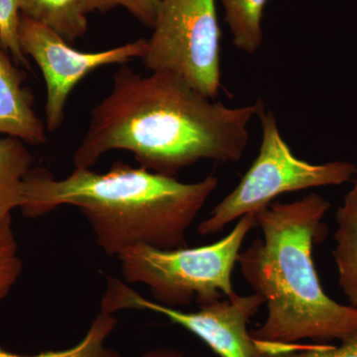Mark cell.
I'll list each match as a JSON object with an SVG mask.
<instances>
[{
	"instance_id": "cell-13",
	"label": "cell",
	"mask_w": 357,
	"mask_h": 357,
	"mask_svg": "<svg viewBox=\"0 0 357 357\" xmlns=\"http://www.w3.org/2000/svg\"><path fill=\"white\" fill-rule=\"evenodd\" d=\"M234 46L253 55L263 43L262 20L268 0H220Z\"/></svg>"
},
{
	"instance_id": "cell-9",
	"label": "cell",
	"mask_w": 357,
	"mask_h": 357,
	"mask_svg": "<svg viewBox=\"0 0 357 357\" xmlns=\"http://www.w3.org/2000/svg\"><path fill=\"white\" fill-rule=\"evenodd\" d=\"M24 74L0 46V134L27 144L47 142V128L35 112L34 100Z\"/></svg>"
},
{
	"instance_id": "cell-10",
	"label": "cell",
	"mask_w": 357,
	"mask_h": 357,
	"mask_svg": "<svg viewBox=\"0 0 357 357\" xmlns=\"http://www.w3.org/2000/svg\"><path fill=\"white\" fill-rule=\"evenodd\" d=\"M337 230L333 255L338 284L349 306L357 309V178L335 213Z\"/></svg>"
},
{
	"instance_id": "cell-6",
	"label": "cell",
	"mask_w": 357,
	"mask_h": 357,
	"mask_svg": "<svg viewBox=\"0 0 357 357\" xmlns=\"http://www.w3.org/2000/svg\"><path fill=\"white\" fill-rule=\"evenodd\" d=\"M142 63L171 73L206 98L220 93V32L215 0H161Z\"/></svg>"
},
{
	"instance_id": "cell-19",
	"label": "cell",
	"mask_w": 357,
	"mask_h": 357,
	"mask_svg": "<svg viewBox=\"0 0 357 357\" xmlns=\"http://www.w3.org/2000/svg\"><path fill=\"white\" fill-rule=\"evenodd\" d=\"M140 357H183L180 352L172 349H156V351H148Z\"/></svg>"
},
{
	"instance_id": "cell-4",
	"label": "cell",
	"mask_w": 357,
	"mask_h": 357,
	"mask_svg": "<svg viewBox=\"0 0 357 357\" xmlns=\"http://www.w3.org/2000/svg\"><path fill=\"white\" fill-rule=\"evenodd\" d=\"M255 213L239 218L227 236L208 245L163 250L134 246L117 256L126 283L143 284L154 302L173 309L236 297L232 272Z\"/></svg>"
},
{
	"instance_id": "cell-20",
	"label": "cell",
	"mask_w": 357,
	"mask_h": 357,
	"mask_svg": "<svg viewBox=\"0 0 357 357\" xmlns=\"http://www.w3.org/2000/svg\"><path fill=\"white\" fill-rule=\"evenodd\" d=\"M356 1H357V0H356Z\"/></svg>"
},
{
	"instance_id": "cell-3",
	"label": "cell",
	"mask_w": 357,
	"mask_h": 357,
	"mask_svg": "<svg viewBox=\"0 0 357 357\" xmlns=\"http://www.w3.org/2000/svg\"><path fill=\"white\" fill-rule=\"evenodd\" d=\"M330 208L328 199L311 192L292 203L275 202L255 213L262 238L241 251L237 264L267 307L264 323L250 332L256 342H342L357 335V309L328 297L312 258Z\"/></svg>"
},
{
	"instance_id": "cell-18",
	"label": "cell",
	"mask_w": 357,
	"mask_h": 357,
	"mask_svg": "<svg viewBox=\"0 0 357 357\" xmlns=\"http://www.w3.org/2000/svg\"><path fill=\"white\" fill-rule=\"evenodd\" d=\"M161 0H83L86 15L93 13H107L116 7L128 10L140 24L153 28Z\"/></svg>"
},
{
	"instance_id": "cell-14",
	"label": "cell",
	"mask_w": 357,
	"mask_h": 357,
	"mask_svg": "<svg viewBox=\"0 0 357 357\" xmlns=\"http://www.w3.org/2000/svg\"><path fill=\"white\" fill-rule=\"evenodd\" d=\"M116 325L117 319L114 314L100 311L83 340L70 349L44 351L35 356H20L6 351L0 345V357H121L119 352L105 345V340Z\"/></svg>"
},
{
	"instance_id": "cell-12",
	"label": "cell",
	"mask_w": 357,
	"mask_h": 357,
	"mask_svg": "<svg viewBox=\"0 0 357 357\" xmlns=\"http://www.w3.org/2000/svg\"><path fill=\"white\" fill-rule=\"evenodd\" d=\"M32 162L25 142L11 136L0 137V213L22 206L24 180Z\"/></svg>"
},
{
	"instance_id": "cell-17",
	"label": "cell",
	"mask_w": 357,
	"mask_h": 357,
	"mask_svg": "<svg viewBox=\"0 0 357 357\" xmlns=\"http://www.w3.org/2000/svg\"><path fill=\"white\" fill-rule=\"evenodd\" d=\"M20 0H0V46L18 67L30 69L20 43Z\"/></svg>"
},
{
	"instance_id": "cell-2",
	"label": "cell",
	"mask_w": 357,
	"mask_h": 357,
	"mask_svg": "<svg viewBox=\"0 0 357 357\" xmlns=\"http://www.w3.org/2000/svg\"><path fill=\"white\" fill-rule=\"evenodd\" d=\"M218 178L183 183L116 161L107 172L75 168L57 178L44 168H32L23 187L26 218L48 215L70 204L88 220L96 243L107 256L128 248L163 250L187 248V231L218 187Z\"/></svg>"
},
{
	"instance_id": "cell-11",
	"label": "cell",
	"mask_w": 357,
	"mask_h": 357,
	"mask_svg": "<svg viewBox=\"0 0 357 357\" xmlns=\"http://www.w3.org/2000/svg\"><path fill=\"white\" fill-rule=\"evenodd\" d=\"M22 15L50 28L68 43L88 32V15L83 0H20Z\"/></svg>"
},
{
	"instance_id": "cell-1",
	"label": "cell",
	"mask_w": 357,
	"mask_h": 357,
	"mask_svg": "<svg viewBox=\"0 0 357 357\" xmlns=\"http://www.w3.org/2000/svg\"><path fill=\"white\" fill-rule=\"evenodd\" d=\"M264 107L259 100L229 107L171 73L143 76L122 65L112 91L91 110L73 162L91 168L103 155L123 150L142 168L173 178L203 160L236 163L248 147L249 123Z\"/></svg>"
},
{
	"instance_id": "cell-15",
	"label": "cell",
	"mask_w": 357,
	"mask_h": 357,
	"mask_svg": "<svg viewBox=\"0 0 357 357\" xmlns=\"http://www.w3.org/2000/svg\"><path fill=\"white\" fill-rule=\"evenodd\" d=\"M11 213H0V306L22 273Z\"/></svg>"
},
{
	"instance_id": "cell-16",
	"label": "cell",
	"mask_w": 357,
	"mask_h": 357,
	"mask_svg": "<svg viewBox=\"0 0 357 357\" xmlns=\"http://www.w3.org/2000/svg\"><path fill=\"white\" fill-rule=\"evenodd\" d=\"M266 357H357V335L342 340V344H276L256 342Z\"/></svg>"
},
{
	"instance_id": "cell-5",
	"label": "cell",
	"mask_w": 357,
	"mask_h": 357,
	"mask_svg": "<svg viewBox=\"0 0 357 357\" xmlns=\"http://www.w3.org/2000/svg\"><path fill=\"white\" fill-rule=\"evenodd\" d=\"M257 117L262 133L257 157L238 185L199 223L201 236L220 234L229 223L267 208L281 195L340 185L357 175V166L351 162L312 164L298 158L282 137L273 112L264 107Z\"/></svg>"
},
{
	"instance_id": "cell-8",
	"label": "cell",
	"mask_w": 357,
	"mask_h": 357,
	"mask_svg": "<svg viewBox=\"0 0 357 357\" xmlns=\"http://www.w3.org/2000/svg\"><path fill=\"white\" fill-rule=\"evenodd\" d=\"M20 43L23 53L36 63L46 84L45 121L49 132H54L65 121L68 98L77 84L98 68L126 65L142 58L147 39L100 52L77 51L55 31L21 14Z\"/></svg>"
},
{
	"instance_id": "cell-7",
	"label": "cell",
	"mask_w": 357,
	"mask_h": 357,
	"mask_svg": "<svg viewBox=\"0 0 357 357\" xmlns=\"http://www.w3.org/2000/svg\"><path fill=\"white\" fill-rule=\"evenodd\" d=\"M262 305V298L253 293L223 298L199 307L198 311H181L145 299L123 281L107 277L100 307L107 314L144 310L162 314L196 335L220 357H266L248 331L249 321Z\"/></svg>"
}]
</instances>
